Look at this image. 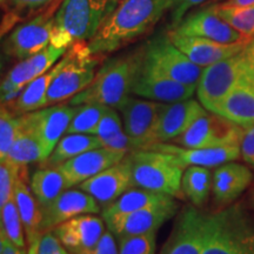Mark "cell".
I'll list each match as a JSON object with an SVG mask.
<instances>
[{
    "mask_svg": "<svg viewBox=\"0 0 254 254\" xmlns=\"http://www.w3.org/2000/svg\"><path fill=\"white\" fill-rule=\"evenodd\" d=\"M176 0H119L118 5L88 41L93 55L118 51L151 30Z\"/></svg>",
    "mask_w": 254,
    "mask_h": 254,
    "instance_id": "1",
    "label": "cell"
},
{
    "mask_svg": "<svg viewBox=\"0 0 254 254\" xmlns=\"http://www.w3.org/2000/svg\"><path fill=\"white\" fill-rule=\"evenodd\" d=\"M144 50L106 60L95 78L80 93L71 98L69 105L100 104L117 107L132 94V88L144 64Z\"/></svg>",
    "mask_w": 254,
    "mask_h": 254,
    "instance_id": "2",
    "label": "cell"
},
{
    "mask_svg": "<svg viewBox=\"0 0 254 254\" xmlns=\"http://www.w3.org/2000/svg\"><path fill=\"white\" fill-rule=\"evenodd\" d=\"M119 0H63L55 17L51 44L68 49L78 41H90Z\"/></svg>",
    "mask_w": 254,
    "mask_h": 254,
    "instance_id": "3",
    "label": "cell"
},
{
    "mask_svg": "<svg viewBox=\"0 0 254 254\" xmlns=\"http://www.w3.org/2000/svg\"><path fill=\"white\" fill-rule=\"evenodd\" d=\"M202 254H254V218L240 204L207 214Z\"/></svg>",
    "mask_w": 254,
    "mask_h": 254,
    "instance_id": "4",
    "label": "cell"
},
{
    "mask_svg": "<svg viewBox=\"0 0 254 254\" xmlns=\"http://www.w3.org/2000/svg\"><path fill=\"white\" fill-rule=\"evenodd\" d=\"M132 165V186L184 199L182 180L185 167L170 153L135 150L128 152Z\"/></svg>",
    "mask_w": 254,
    "mask_h": 254,
    "instance_id": "5",
    "label": "cell"
},
{
    "mask_svg": "<svg viewBox=\"0 0 254 254\" xmlns=\"http://www.w3.org/2000/svg\"><path fill=\"white\" fill-rule=\"evenodd\" d=\"M254 67V38L237 55L204 68L196 87L202 106L213 111Z\"/></svg>",
    "mask_w": 254,
    "mask_h": 254,
    "instance_id": "6",
    "label": "cell"
},
{
    "mask_svg": "<svg viewBox=\"0 0 254 254\" xmlns=\"http://www.w3.org/2000/svg\"><path fill=\"white\" fill-rule=\"evenodd\" d=\"M101 57L93 55L87 41H78L63 57L64 64L47 92V106L58 104L84 91L95 78Z\"/></svg>",
    "mask_w": 254,
    "mask_h": 254,
    "instance_id": "7",
    "label": "cell"
},
{
    "mask_svg": "<svg viewBox=\"0 0 254 254\" xmlns=\"http://www.w3.org/2000/svg\"><path fill=\"white\" fill-rule=\"evenodd\" d=\"M144 63L173 80L198 87L204 67L196 65L166 36H158L145 47Z\"/></svg>",
    "mask_w": 254,
    "mask_h": 254,
    "instance_id": "8",
    "label": "cell"
},
{
    "mask_svg": "<svg viewBox=\"0 0 254 254\" xmlns=\"http://www.w3.org/2000/svg\"><path fill=\"white\" fill-rule=\"evenodd\" d=\"M60 1L62 0H55L40 13L15 27L5 40L4 51L6 55L24 60L46 49L51 44L55 17L62 4Z\"/></svg>",
    "mask_w": 254,
    "mask_h": 254,
    "instance_id": "9",
    "label": "cell"
},
{
    "mask_svg": "<svg viewBox=\"0 0 254 254\" xmlns=\"http://www.w3.org/2000/svg\"><path fill=\"white\" fill-rule=\"evenodd\" d=\"M244 127L232 123L217 113L207 111L172 144L187 148H211L240 145Z\"/></svg>",
    "mask_w": 254,
    "mask_h": 254,
    "instance_id": "10",
    "label": "cell"
},
{
    "mask_svg": "<svg viewBox=\"0 0 254 254\" xmlns=\"http://www.w3.org/2000/svg\"><path fill=\"white\" fill-rule=\"evenodd\" d=\"M77 111L78 106L73 105H57L20 114L23 125L31 129L40 141L46 160L52 154L64 133L67 132Z\"/></svg>",
    "mask_w": 254,
    "mask_h": 254,
    "instance_id": "11",
    "label": "cell"
},
{
    "mask_svg": "<svg viewBox=\"0 0 254 254\" xmlns=\"http://www.w3.org/2000/svg\"><path fill=\"white\" fill-rule=\"evenodd\" d=\"M67 50L50 44L37 55L20 60L1 82V104H9L17 99L27 84L50 71Z\"/></svg>",
    "mask_w": 254,
    "mask_h": 254,
    "instance_id": "12",
    "label": "cell"
},
{
    "mask_svg": "<svg viewBox=\"0 0 254 254\" xmlns=\"http://www.w3.org/2000/svg\"><path fill=\"white\" fill-rule=\"evenodd\" d=\"M206 217L207 214L193 205L182 209L160 254H202Z\"/></svg>",
    "mask_w": 254,
    "mask_h": 254,
    "instance_id": "13",
    "label": "cell"
},
{
    "mask_svg": "<svg viewBox=\"0 0 254 254\" xmlns=\"http://www.w3.org/2000/svg\"><path fill=\"white\" fill-rule=\"evenodd\" d=\"M165 103L139 99L131 95L118 106L124 131L141 144V150L153 144V134Z\"/></svg>",
    "mask_w": 254,
    "mask_h": 254,
    "instance_id": "14",
    "label": "cell"
},
{
    "mask_svg": "<svg viewBox=\"0 0 254 254\" xmlns=\"http://www.w3.org/2000/svg\"><path fill=\"white\" fill-rule=\"evenodd\" d=\"M178 208L179 205L176 199L171 196L165 201L147 206L106 225L117 239L139 236L152 231H158L161 225L177 214Z\"/></svg>",
    "mask_w": 254,
    "mask_h": 254,
    "instance_id": "15",
    "label": "cell"
},
{
    "mask_svg": "<svg viewBox=\"0 0 254 254\" xmlns=\"http://www.w3.org/2000/svg\"><path fill=\"white\" fill-rule=\"evenodd\" d=\"M132 187V165L128 153L118 164L106 168L79 185V189L93 196L98 204L105 207L116 201Z\"/></svg>",
    "mask_w": 254,
    "mask_h": 254,
    "instance_id": "16",
    "label": "cell"
},
{
    "mask_svg": "<svg viewBox=\"0 0 254 254\" xmlns=\"http://www.w3.org/2000/svg\"><path fill=\"white\" fill-rule=\"evenodd\" d=\"M195 92L196 87L173 80L145 63L132 88L136 97L166 104L190 99Z\"/></svg>",
    "mask_w": 254,
    "mask_h": 254,
    "instance_id": "17",
    "label": "cell"
},
{
    "mask_svg": "<svg viewBox=\"0 0 254 254\" xmlns=\"http://www.w3.org/2000/svg\"><path fill=\"white\" fill-rule=\"evenodd\" d=\"M128 152L99 147L84 152L77 157L69 159L59 165L58 168L63 173L66 182V189L79 186L85 180L103 172L104 170L122 161Z\"/></svg>",
    "mask_w": 254,
    "mask_h": 254,
    "instance_id": "18",
    "label": "cell"
},
{
    "mask_svg": "<svg viewBox=\"0 0 254 254\" xmlns=\"http://www.w3.org/2000/svg\"><path fill=\"white\" fill-rule=\"evenodd\" d=\"M172 30L184 36L206 38V39L225 44H234L253 39V38L241 34L240 32L234 30L230 24L222 20L215 13L212 6L189 14L183 19L182 23Z\"/></svg>",
    "mask_w": 254,
    "mask_h": 254,
    "instance_id": "19",
    "label": "cell"
},
{
    "mask_svg": "<svg viewBox=\"0 0 254 254\" xmlns=\"http://www.w3.org/2000/svg\"><path fill=\"white\" fill-rule=\"evenodd\" d=\"M100 206L82 190H66L50 206L41 209V234L82 214H98Z\"/></svg>",
    "mask_w": 254,
    "mask_h": 254,
    "instance_id": "20",
    "label": "cell"
},
{
    "mask_svg": "<svg viewBox=\"0 0 254 254\" xmlns=\"http://www.w3.org/2000/svg\"><path fill=\"white\" fill-rule=\"evenodd\" d=\"M167 36L174 45L180 51H183L193 63L204 68L220 62V60L226 59L228 57L237 55L252 40L225 44L206 39V38L184 36L174 30L168 32Z\"/></svg>",
    "mask_w": 254,
    "mask_h": 254,
    "instance_id": "21",
    "label": "cell"
},
{
    "mask_svg": "<svg viewBox=\"0 0 254 254\" xmlns=\"http://www.w3.org/2000/svg\"><path fill=\"white\" fill-rule=\"evenodd\" d=\"M207 110L200 101L187 99L164 105L153 134L154 142H171L189 131Z\"/></svg>",
    "mask_w": 254,
    "mask_h": 254,
    "instance_id": "22",
    "label": "cell"
},
{
    "mask_svg": "<svg viewBox=\"0 0 254 254\" xmlns=\"http://www.w3.org/2000/svg\"><path fill=\"white\" fill-rule=\"evenodd\" d=\"M103 217L82 214L69 219L53 228L60 243L71 254H79L93 249L105 233Z\"/></svg>",
    "mask_w": 254,
    "mask_h": 254,
    "instance_id": "23",
    "label": "cell"
},
{
    "mask_svg": "<svg viewBox=\"0 0 254 254\" xmlns=\"http://www.w3.org/2000/svg\"><path fill=\"white\" fill-rule=\"evenodd\" d=\"M144 150L170 153L176 157L183 167L204 166L215 167L239 159L240 145L222 146L211 148H187L172 142H154Z\"/></svg>",
    "mask_w": 254,
    "mask_h": 254,
    "instance_id": "24",
    "label": "cell"
},
{
    "mask_svg": "<svg viewBox=\"0 0 254 254\" xmlns=\"http://www.w3.org/2000/svg\"><path fill=\"white\" fill-rule=\"evenodd\" d=\"M241 127L254 125V67L213 111Z\"/></svg>",
    "mask_w": 254,
    "mask_h": 254,
    "instance_id": "25",
    "label": "cell"
},
{
    "mask_svg": "<svg viewBox=\"0 0 254 254\" xmlns=\"http://www.w3.org/2000/svg\"><path fill=\"white\" fill-rule=\"evenodd\" d=\"M253 174L246 165L239 163H226L220 165L213 173L212 193L218 206L232 204L243 194L252 184Z\"/></svg>",
    "mask_w": 254,
    "mask_h": 254,
    "instance_id": "26",
    "label": "cell"
},
{
    "mask_svg": "<svg viewBox=\"0 0 254 254\" xmlns=\"http://www.w3.org/2000/svg\"><path fill=\"white\" fill-rule=\"evenodd\" d=\"M19 214L23 220L28 244L41 236V211L36 196L28 187L26 179V166H20L13 193Z\"/></svg>",
    "mask_w": 254,
    "mask_h": 254,
    "instance_id": "27",
    "label": "cell"
},
{
    "mask_svg": "<svg viewBox=\"0 0 254 254\" xmlns=\"http://www.w3.org/2000/svg\"><path fill=\"white\" fill-rule=\"evenodd\" d=\"M64 59L62 58L50 71L32 80L21 92V94L14 101L6 105L15 114H25L34 112L47 106V92L52 84L53 79L63 67Z\"/></svg>",
    "mask_w": 254,
    "mask_h": 254,
    "instance_id": "28",
    "label": "cell"
},
{
    "mask_svg": "<svg viewBox=\"0 0 254 254\" xmlns=\"http://www.w3.org/2000/svg\"><path fill=\"white\" fill-rule=\"evenodd\" d=\"M170 198L171 195L139 189V187L129 189L123 195H120L116 201L106 206L101 212V217L106 224H109V222L118 220L127 214H131L133 212L147 207V206L165 201Z\"/></svg>",
    "mask_w": 254,
    "mask_h": 254,
    "instance_id": "29",
    "label": "cell"
},
{
    "mask_svg": "<svg viewBox=\"0 0 254 254\" xmlns=\"http://www.w3.org/2000/svg\"><path fill=\"white\" fill-rule=\"evenodd\" d=\"M31 190L36 196L40 211L52 204L66 189V182L58 167L39 168L31 178Z\"/></svg>",
    "mask_w": 254,
    "mask_h": 254,
    "instance_id": "30",
    "label": "cell"
},
{
    "mask_svg": "<svg viewBox=\"0 0 254 254\" xmlns=\"http://www.w3.org/2000/svg\"><path fill=\"white\" fill-rule=\"evenodd\" d=\"M103 147L100 139L93 134H82V133H72L63 136L53 150L52 154L47 158L45 166L58 167L59 165L77 157L84 152Z\"/></svg>",
    "mask_w": 254,
    "mask_h": 254,
    "instance_id": "31",
    "label": "cell"
},
{
    "mask_svg": "<svg viewBox=\"0 0 254 254\" xmlns=\"http://www.w3.org/2000/svg\"><path fill=\"white\" fill-rule=\"evenodd\" d=\"M212 182H213V177L208 167H186L182 180L184 195L192 202L193 206L201 207L207 201L209 193H211Z\"/></svg>",
    "mask_w": 254,
    "mask_h": 254,
    "instance_id": "32",
    "label": "cell"
},
{
    "mask_svg": "<svg viewBox=\"0 0 254 254\" xmlns=\"http://www.w3.org/2000/svg\"><path fill=\"white\" fill-rule=\"evenodd\" d=\"M9 160L20 166L32 163H45L46 157L37 135L25 127L20 119V132L15 139L8 155Z\"/></svg>",
    "mask_w": 254,
    "mask_h": 254,
    "instance_id": "33",
    "label": "cell"
},
{
    "mask_svg": "<svg viewBox=\"0 0 254 254\" xmlns=\"http://www.w3.org/2000/svg\"><path fill=\"white\" fill-rule=\"evenodd\" d=\"M55 0H1L5 14L1 21V36L26 18L34 17L49 7Z\"/></svg>",
    "mask_w": 254,
    "mask_h": 254,
    "instance_id": "34",
    "label": "cell"
},
{
    "mask_svg": "<svg viewBox=\"0 0 254 254\" xmlns=\"http://www.w3.org/2000/svg\"><path fill=\"white\" fill-rule=\"evenodd\" d=\"M222 20L244 36L254 38V5L234 6L227 2L212 6Z\"/></svg>",
    "mask_w": 254,
    "mask_h": 254,
    "instance_id": "35",
    "label": "cell"
},
{
    "mask_svg": "<svg viewBox=\"0 0 254 254\" xmlns=\"http://www.w3.org/2000/svg\"><path fill=\"white\" fill-rule=\"evenodd\" d=\"M110 106L100 104H84L79 105L75 116L69 124L66 134L82 133V134H93L97 129L106 110Z\"/></svg>",
    "mask_w": 254,
    "mask_h": 254,
    "instance_id": "36",
    "label": "cell"
},
{
    "mask_svg": "<svg viewBox=\"0 0 254 254\" xmlns=\"http://www.w3.org/2000/svg\"><path fill=\"white\" fill-rule=\"evenodd\" d=\"M1 208V233L5 234L14 245L26 249V241L24 236V224L19 214L18 206L14 196Z\"/></svg>",
    "mask_w": 254,
    "mask_h": 254,
    "instance_id": "37",
    "label": "cell"
},
{
    "mask_svg": "<svg viewBox=\"0 0 254 254\" xmlns=\"http://www.w3.org/2000/svg\"><path fill=\"white\" fill-rule=\"evenodd\" d=\"M20 132V116L1 104L0 111V159L7 157Z\"/></svg>",
    "mask_w": 254,
    "mask_h": 254,
    "instance_id": "38",
    "label": "cell"
},
{
    "mask_svg": "<svg viewBox=\"0 0 254 254\" xmlns=\"http://www.w3.org/2000/svg\"><path fill=\"white\" fill-rule=\"evenodd\" d=\"M157 231L119 238V254H155Z\"/></svg>",
    "mask_w": 254,
    "mask_h": 254,
    "instance_id": "39",
    "label": "cell"
},
{
    "mask_svg": "<svg viewBox=\"0 0 254 254\" xmlns=\"http://www.w3.org/2000/svg\"><path fill=\"white\" fill-rule=\"evenodd\" d=\"M20 170V165L14 164L8 158L0 163V207L7 204L14 193V186Z\"/></svg>",
    "mask_w": 254,
    "mask_h": 254,
    "instance_id": "40",
    "label": "cell"
},
{
    "mask_svg": "<svg viewBox=\"0 0 254 254\" xmlns=\"http://www.w3.org/2000/svg\"><path fill=\"white\" fill-rule=\"evenodd\" d=\"M123 131L124 125L122 118H120V116L113 107H109L103 118H101L100 123L98 124L94 135H97L100 139L101 144H103L105 140L112 138V136L117 135Z\"/></svg>",
    "mask_w": 254,
    "mask_h": 254,
    "instance_id": "41",
    "label": "cell"
},
{
    "mask_svg": "<svg viewBox=\"0 0 254 254\" xmlns=\"http://www.w3.org/2000/svg\"><path fill=\"white\" fill-rule=\"evenodd\" d=\"M38 254H71L60 243L53 231H47L40 236Z\"/></svg>",
    "mask_w": 254,
    "mask_h": 254,
    "instance_id": "42",
    "label": "cell"
},
{
    "mask_svg": "<svg viewBox=\"0 0 254 254\" xmlns=\"http://www.w3.org/2000/svg\"><path fill=\"white\" fill-rule=\"evenodd\" d=\"M241 158L254 170V125L245 127L240 141Z\"/></svg>",
    "mask_w": 254,
    "mask_h": 254,
    "instance_id": "43",
    "label": "cell"
},
{
    "mask_svg": "<svg viewBox=\"0 0 254 254\" xmlns=\"http://www.w3.org/2000/svg\"><path fill=\"white\" fill-rule=\"evenodd\" d=\"M79 254H119V247L117 245L116 236L109 231H105L101 239L93 249Z\"/></svg>",
    "mask_w": 254,
    "mask_h": 254,
    "instance_id": "44",
    "label": "cell"
},
{
    "mask_svg": "<svg viewBox=\"0 0 254 254\" xmlns=\"http://www.w3.org/2000/svg\"><path fill=\"white\" fill-rule=\"evenodd\" d=\"M207 0H178L172 8V15H171V21H172V28H176L178 25L182 23L185 18L187 12L190 8H194L196 6L204 4Z\"/></svg>",
    "mask_w": 254,
    "mask_h": 254,
    "instance_id": "45",
    "label": "cell"
},
{
    "mask_svg": "<svg viewBox=\"0 0 254 254\" xmlns=\"http://www.w3.org/2000/svg\"><path fill=\"white\" fill-rule=\"evenodd\" d=\"M0 254H28V249L18 247L5 234L0 233Z\"/></svg>",
    "mask_w": 254,
    "mask_h": 254,
    "instance_id": "46",
    "label": "cell"
},
{
    "mask_svg": "<svg viewBox=\"0 0 254 254\" xmlns=\"http://www.w3.org/2000/svg\"><path fill=\"white\" fill-rule=\"evenodd\" d=\"M227 4L234 6H251L254 5V0H227Z\"/></svg>",
    "mask_w": 254,
    "mask_h": 254,
    "instance_id": "47",
    "label": "cell"
},
{
    "mask_svg": "<svg viewBox=\"0 0 254 254\" xmlns=\"http://www.w3.org/2000/svg\"><path fill=\"white\" fill-rule=\"evenodd\" d=\"M40 237H38L32 243L28 244V254H38V245H39Z\"/></svg>",
    "mask_w": 254,
    "mask_h": 254,
    "instance_id": "48",
    "label": "cell"
},
{
    "mask_svg": "<svg viewBox=\"0 0 254 254\" xmlns=\"http://www.w3.org/2000/svg\"><path fill=\"white\" fill-rule=\"evenodd\" d=\"M250 202H251V205H252V207L254 208V185H253V187H252V190H251Z\"/></svg>",
    "mask_w": 254,
    "mask_h": 254,
    "instance_id": "49",
    "label": "cell"
},
{
    "mask_svg": "<svg viewBox=\"0 0 254 254\" xmlns=\"http://www.w3.org/2000/svg\"><path fill=\"white\" fill-rule=\"evenodd\" d=\"M177 1H178V0H176V2H177Z\"/></svg>",
    "mask_w": 254,
    "mask_h": 254,
    "instance_id": "50",
    "label": "cell"
}]
</instances>
